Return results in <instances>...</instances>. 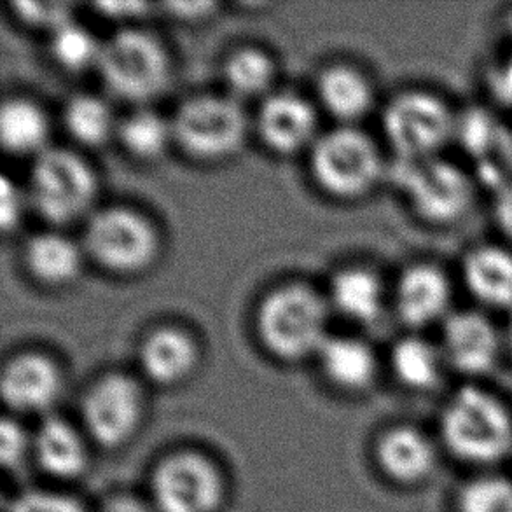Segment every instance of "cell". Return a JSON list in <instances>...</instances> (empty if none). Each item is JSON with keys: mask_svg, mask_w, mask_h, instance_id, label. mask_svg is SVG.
<instances>
[{"mask_svg": "<svg viewBox=\"0 0 512 512\" xmlns=\"http://www.w3.org/2000/svg\"><path fill=\"white\" fill-rule=\"evenodd\" d=\"M173 142L196 161H222L242 147L247 116L238 100L224 95H194L177 107Z\"/></svg>", "mask_w": 512, "mask_h": 512, "instance_id": "30bf717a", "label": "cell"}, {"mask_svg": "<svg viewBox=\"0 0 512 512\" xmlns=\"http://www.w3.org/2000/svg\"><path fill=\"white\" fill-rule=\"evenodd\" d=\"M198 359L196 341L177 327H158L140 343V369L158 387H177L189 380Z\"/></svg>", "mask_w": 512, "mask_h": 512, "instance_id": "44dd1931", "label": "cell"}, {"mask_svg": "<svg viewBox=\"0 0 512 512\" xmlns=\"http://www.w3.org/2000/svg\"><path fill=\"white\" fill-rule=\"evenodd\" d=\"M98 512H156L153 504L133 493H114L102 502Z\"/></svg>", "mask_w": 512, "mask_h": 512, "instance_id": "d590c367", "label": "cell"}, {"mask_svg": "<svg viewBox=\"0 0 512 512\" xmlns=\"http://www.w3.org/2000/svg\"><path fill=\"white\" fill-rule=\"evenodd\" d=\"M83 245L100 268L114 275H137L154 263L160 236L153 222L133 208L105 207L88 217Z\"/></svg>", "mask_w": 512, "mask_h": 512, "instance_id": "9c48e42d", "label": "cell"}, {"mask_svg": "<svg viewBox=\"0 0 512 512\" xmlns=\"http://www.w3.org/2000/svg\"><path fill=\"white\" fill-rule=\"evenodd\" d=\"M444 457L472 472L499 471L512 458V404L486 381L458 383L436 422Z\"/></svg>", "mask_w": 512, "mask_h": 512, "instance_id": "6da1fadb", "label": "cell"}, {"mask_svg": "<svg viewBox=\"0 0 512 512\" xmlns=\"http://www.w3.org/2000/svg\"><path fill=\"white\" fill-rule=\"evenodd\" d=\"M458 289L467 305L504 317L512 312V247L499 238L467 245L455 264Z\"/></svg>", "mask_w": 512, "mask_h": 512, "instance_id": "9a60e30c", "label": "cell"}, {"mask_svg": "<svg viewBox=\"0 0 512 512\" xmlns=\"http://www.w3.org/2000/svg\"><path fill=\"white\" fill-rule=\"evenodd\" d=\"M119 144L137 161L160 160L173 142L172 121L151 109L139 107L118 123Z\"/></svg>", "mask_w": 512, "mask_h": 512, "instance_id": "484cf974", "label": "cell"}, {"mask_svg": "<svg viewBox=\"0 0 512 512\" xmlns=\"http://www.w3.org/2000/svg\"><path fill=\"white\" fill-rule=\"evenodd\" d=\"M222 72L233 98H256L270 91L277 69L263 49L240 48L228 56Z\"/></svg>", "mask_w": 512, "mask_h": 512, "instance_id": "83f0119b", "label": "cell"}, {"mask_svg": "<svg viewBox=\"0 0 512 512\" xmlns=\"http://www.w3.org/2000/svg\"><path fill=\"white\" fill-rule=\"evenodd\" d=\"M434 334L460 383L486 381L506 364L500 317L476 306H457Z\"/></svg>", "mask_w": 512, "mask_h": 512, "instance_id": "7c38bea8", "label": "cell"}, {"mask_svg": "<svg viewBox=\"0 0 512 512\" xmlns=\"http://www.w3.org/2000/svg\"><path fill=\"white\" fill-rule=\"evenodd\" d=\"M214 7L215 4H208V2H184V4H170L167 9L180 18H200L210 13Z\"/></svg>", "mask_w": 512, "mask_h": 512, "instance_id": "74e56055", "label": "cell"}, {"mask_svg": "<svg viewBox=\"0 0 512 512\" xmlns=\"http://www.w3.org/2000/svg\"><path fill=\"white\" fill-rule=\"evenodd\" d=\"M388 180L394 182L413 221L436 233L464 226L483 193L474 170L451 154L392 161Z\"/></svg>", "mask_w": 512, "mask_h": 512, "instance_id": "7a4b0ae2", "label": "cell"}, {"mask_svg": "<svg viewBox=\"0 0 512 512\" xmlns=\"http://www.w3.org/2000/svg\"><path fill=\"white\" fill-rule=\"evenodd\" d=\"M100 49L102 42L74 20L63 23L62 27L49 34V51L53 60L69 72H83L90 67L97 69Z\"/></svg>", "mask_w": 512, "mask_h": 512, "instance_id": "f546056e", "label": "cell"}, {"mask_svg": "<svg viewBox=\"0 0 512 512\" xmlns=\"http://www.w3.org/2000/svg\"><path fill=\"white\" fill-rule=\"evenodd\" d=\"M86 439L67 418L49 413L32 432V460L49 478L74 481L90 464Z\"/></svg>", "mask_w": 512, "mask_h": 512, "instance_id": "d6986e66", "label": "cell"}, {"mask_svg": "<svg viewBox=\"0 0 512 512\" xmlns=\"http://www.w3.org/2000/svg\"><path fill=\"white\" fill-rule=\"evenodd\" d=\"M83 250L69 236L44 231L28 240L23 249V263L30 277L46 287L70 285L83 268Z\"/></svg>", "mask_w": 512, "mask_h": 512, "instance_id": "cb8c5ba5", "label": "cell"}, {"mask_svg": "<svg viewBox=\"0 0 512 512\" xmlns=\"http://www.w3.org/2000/svg\"><path fill=\"white\" fill-rule=\"evenodd\" d=\"M146 413V395L139 381L125 373L100 376L81 401L83 430L91 443L118 450L139 432Z\"/></svg>", "mask_w": 512, "mask_h": 512, "instance_id": "4fadbf2b", "label": "cell"}, {"mask_svg": "<svg viewBox=\"0 0 512 512\" xmlns=\"http://www.w3.org/2000/svg\"><path fill=\"white\" fill-rule=\"evenodd\" d=\"M49 121L46 112L28 98H7L0 107V142L7 153L39 156L48 149Z\"/></svg>", "mask_w": 512, "mask_h": 512, "instance_id": "d4e9b609", "label": "cell"}, {"mask_svg": "<svg viewBox=\"0 0 512 512\" xmlns=\"http://www.w3.org/2000/svg\"><path fill=\"white\" fill-rule=\"evenodd\" d=\"M502 324V338H504V352H506V364L512 366V312L500 317Z\"/></svg>", "mask_w": 512, "mask_h": 512, "instance_id": "f35d334b", "label": "cell"}, {"mask_svg": "<svg viewBox=\"0 0 512 512\" xmlns=\"http://www.w3.org/2000/svg\"><path fill=\"white\" fill-rule=\"evenodd\" d=\"M326 326V301L303 284L277 287L257 306V338L266 352L282 362L317 355L329 338Z\"/></svg>", "mask_w": 512, "mask_h": 512, "instance_id": "5b68a950", "label": "cell"}, {"mask_svg": "<svg viewBox=\"0 0 512 512\" xmlns=\"http://www.w3.org/2000/svg\"><path fill=\"white\" fill-rule=\"evenodd\" d=\"M317 357L326 380L346 394L366 392L380 376V357L362 338L329 336Z\"/></svg>", "mask_w": 512, "mask_h": 512, "instance_id": "7402d4cb", "label": "cell"}, {"mask_svg": "<svg viewBox=\"0 0 512 512\" xmlns=\"http://www.w3.org/2000/svg\"><path fill=\"white\" fill-rule=\"evenodd\" d=\"M455 268L437 257H415L390 280V313L408 333H436L457 308Z\"/></svg>", "mask_w": 512, "mask_h": 512, "instance_id": "ba28073f", "label": "cell"}, {"mask_svg": "<svg viewBox=\"0 0 512 512\" xmlns=\"http://www.w3.org/2000/svg\"><path fill=\"white\" fill-rule=\"evenodd\" d=\"M62 388L60 367L44 353H18L2 367L0 394L13 416L49 415Z\"/></svg>", "mask_w": 512, "mask_h": 512, "instance_id": "2e32d148", "label": "cell"}, {"mask_svg": "<svg viewBox=\"0 0 512 512\" xmlns=\"http://www.w3.org/2000/svg\"><path fill=\"white\" fill-rule=\"evenodd\" d=\"M97 70L112 95L132 104H146L167 88L170 58L153 34L126 27L102 42Z\"/></svg>", "mask_w": 512, "mask_h": 512, "instance_id": "8992f818", "label": "cell"}, {"mask_svg": "<svg viewBox=\"0 0 512 512\" xmlns=\"http://www.w3.org/2000/svg\"><path fill=\"white\" fill-rule=\"evenodd\" d=\"M462 107L434 84L415 83L381 104L380 125L392 161H418L451 154Z\"/></svg>", "mask_w": 512, "mask_h": 512, "instance_id": "3957f363", "label": "cell"}, {"mask_svg": "<svg viewBox=\"0 0 512 512\" xmlns=\"http://www.w3.org/2000/svg\"><path fill=\"white\" fill-rule=\"evenodd\" d=\"M6 512H88L81 500L69 493L28 488L6 500Z\"/></svg>", "mask_w": 512, "mask_h": 512, "instance_id": "4dcf8cb0", "label": "cell"}, {"mask_svg": "<svg viewBox=\"0 0 512 512\" xmlns=\"http://www.w3.org/2000/svg\"><path fill=\"white\" fill-rule=\"evenodd\" d=\"M149 7H151L149 4H139V2H105V4H97V9L100 13L119 21H128L144 16Z\"/></svg>", "mask_w": 512, "mask_h": 512, "instance_id": "8d00e7d4", "label": "cell"}, {"mask_svg": "<svg viewBox=\"0 0 512 512\" xmlns=\"http://www.w3.org/2000/svg\"><path fill=\"white\" fill-rule=\"evenodd\" d=\"M14 14L28 27L48 30L49 34L70 18V6L65 2H13Z\"/></svg>", "mask_w": 512, "mask_h": 512, "instance_id": "d6a6232c", "label": "cell"}, {"mask_svg": "<svg viewBox=\"0 0 512 512\" xmlns=\"http://www.w3.org/2000/svg\"><path fill=\"white\" fill-rule=\"evenodd\" d=\"M32 458V432L16 416H4L0 423V460L11 474L20 472Z\"/></svg>", "mask_w": 512, "mask_h": 512, "instance_id": "1f68e13d", "label": "cell"}, {"mask_svg": "<svg viewBox=\"0 0 512 512\" xmlns=\"http://www.w3.org/2000/svg\"><path fill=\"white\" fill-rule=\"evenodd\" d=\"M156 512H219L226 483L219 465L198 450H175L154 464L149 476Z\"/></svg>", "mask_w": 512, "mask_h": 512, "instance_id": "8fae6325", "label": "cell"}, {"mask_svg": "<svg viewBox=\"0 0 512 512\" xmlns=\"http://www.w3.org/2000/svg\"><path fill=\"white\" fill-rule=\"evenodd\" d=\"M387 367L392 380L409 394H436L451 378L436 334L404 331L388 348Z\"/></svg>", "mask_w": 512, "mask_h": 512, "instance_id": "ac0fdd59", "label": "cell"}, {"mask_svg": "<svg viewBox=\"0 0 512 512\" xmlns=\"http://www.w3.org/2000/svg\"><path fill=\"white\" fill-rule=\"evenodd\" d=\"M28 201L44 221L62 226L91 215L97 175L79 156L63 147H48L35 156L28 179Z\"/></svg>", "mask_w": 512, "mask_h": 512, "instance_id": "52a82bcc", "label": "cell"}, {"mask_svg": "<svg viewBox=\"0 0 512 512\" xmlns=\"http://www.w3.org/2000/svg\"><path fill=\"white\" fill-rule=\"evenodd\" d=\"M256 128L264 146L282 156H291L308 147L312 149L319 139L313 105L291 91L264 97L257 111Z\"/></svg>", "mask_w": 512, "mask_h": 512, "instance_id": "e0dca14e", "label": "cell"}, {"mask_svg": "<svg viewBox=\"0 0 512 512\" xmlns=\"http://www.w3.org/2000/svg\"><path fill=\"white\" fill-rule=\"evenodd\" d=\"M23 196L20 189L14 186L11 180L2 179L0 184V222L2 228L11 229L18 226L21 214H23Z\"/></svg>", "mask_w": 512, "mask_h": 512, "instance_id": "e575fe53", "label": "cell"}, {"mask_svg": "<svg viewBox=\"0 0 512 512\" xmlns=\"http://www.w3.org/2000/svg\"><path fill=\"white\" fill-rule=\"evenodd\" d=\"M334 310L360 326H376L390 313V282L364 264L341 268L329 285Z\"/></svg>", "mask_w": 512, "mask_h": 512, "instance_id": "ffe728a7", "label": "cell"}, {"mask_svg": "<svg viewBox=\"0 0 512 512\" xmlns=\"http://www.w3.org/2000/svg\"><path fill=\"white\" fill-rule=\"evenodd\" d=\"M317 95L322 107L345 126H357L378 104L371 77L345 63L333 65L320 74Z\"/></svg>", "mask_w": 512, "mask_h": 512, "instance_id": "603a6c76", "label": "cell"}, {"mask_svg": "<svg viewBox=\"0 0 512 512\" xmlns=\"http://www.w3.org/2000/svg\"><path fill=\"white\" fill-rule=\"evenodd\" d=\"M380 144L359 126L341 125L320 135L310 151L315 182L336 200H364L390 177Z\"/></svg>", "mask_w": 512, "mask_h": 512, "instance_id": "277c9868", "label": "cell"}, {"mask_svg": "<svg viewBox=\"0 0 512 512\" xmlns=\"http://www.w3.org/2000/svg\"><path fill=\"white\" fill-rule=\"evenodd\" d=\"M490 219L495 238L512 247V175L490 189Z\"/></svg>", "mask_w": 512, "mask_h": 512, "instance_id": "836d02e7", "label": "cell"}, {"mask_svg": "<svg viewBox=\"0 0 512 512\" xmlns=\"http://www.w3.org/2000/svg\"><path fill=\"white\" fill-rule=\"evenodd\" d=\"M453 512H512V478L500 469L472 472L453 493Z\"/></svg>", "mask_w": 512, "mask_h": 512, "instance_id": "f1b7e54d", "label": "cell"}, {"mask_svg": "<svg viewBox=\"0 0 512 512\" xmlns=\"http://www.w3.org/2000/svg\"><path fill=\"white\" fill-rule=\"evenodd\" d=\"M63 126L77 144L84 147L104 146L118 130L111 107L91 93H76L63 107Z\"/></svg>", "mask_w": 512, "mask_h": 512, "instance_id": "4316f807", "label": "cell"}, {"mask_svg": "<svg viewBox=\"0 0 512 512\" xmlns=\"http://www.w3.org/2000/svg\"><path fill=\"white\" fill-rule=\"evenodd\" d=\"M444 453L436 432L401 422L381 430L373 444V462L381 478L402 490H416L436 478Z\"/></svg>", "mask_w": 512, "mask_h": 512, "instance_id": "5bb4252c", "label": "cell"}]
</instances>
